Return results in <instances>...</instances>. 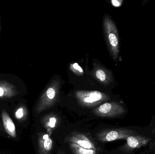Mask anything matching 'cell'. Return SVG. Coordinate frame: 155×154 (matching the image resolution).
Here are the masks:
<instances>
[{
  "instance_id": "obj_1",
  "label": "cell",
  "mask_w": 155,
  "mask_h": 154,
  "mask_svg": "<svg viewBox=\"0 0 155 154\" xmlns=\"http://www.w3.org/2000/svg\"><path fill=\"white\" fill-rule=\"evenodd\" d=\"M103 28L107 49L114 60L118 58L120 52V39L118 29L114 21L107 14L103 18Z\"/></svg>"
},
{
  "instance_id": "obj_14",
  "label": "cell",
  "mask_w": 155,
  "mask_h": 154,
  "mask_svg": "<svg viewBox=\"0 0 155 154\" xmlns=\"http://www.w3.org/2000/svg\"><path fill=\"white\" fill-rule=\"evenodd\" d=\"M15 116L19 119L21 118L23 116V109L22 108H20L16 111L15 113Z\"/></svg>"
},
{
  "instance_id": "obj_9",
  "label": "cell",
  "mask_w": 155,
  "mask_h": 154,
  "mask_svg": "<svg viewBox=\"0 0 155 154\" xmlns=\"http://www.w3.org/2000/svg\"><path fill=\"white\" fill-rule=\"evenodd\" d=\"M2 119L4 127L6 133L12 137H16L15 127L13 121L5 110L2 112Z\"/></svg>"
},
{
  "instance_id": "obj_7",
  "label": "cell",
  "mask_w": 155,
  "mask_h": 154,
  "mask_svg": "<svg viewBox=\"0 0 155 154\" xmlns=\"http://www.w3.org/2000/svg\"><path fill=\"white\" fill-rule=\"evenodd\" d=\"M9 77V76L0 75V97L13 96L17 91L16 85L18 84Z\"/></svg>"
},
{
  "instance_id": "obj_15",
  "label": "cell",
  "mask_w": 155,
  "mask_h": 154,
  "mask_svg": "<svg viewBox=\"0 0 155 154\" xmlns=\"http://www.w3.org/2000/svg\"><path fill=\"white\" fill-rule=\"evenodd\" d=\"M56 123V119L55 118H51L50 119V122H49V126L52 128H53L55 127V124Z\"/></svg>"
},
{
  "instance_id": "obj_2",
  "label": "cell",
  "mask_w": 155,
  "mask_h": 154,
  "mask_svg": "<svg viewBox=\"0 0 155 154\" xmlns=\"http://www.w3.org/2000/svg\"><path fill=\"white\" fill-rule=\"evenodd\" d=\"M61 80L55 78L51 80L45 89L39 101L40 106H47L52 105L57 100L60 94Z\"/></svg>"
},
{
  "instance_id": "obj_13",
  "label": "cell",
  "mask_w": 155,
  "mask_h": 154,
  "mask_svg": "<svg viewBox=\"0 0 155 154\" xmlns=\"http://www.w3.org/2000/svg\"><path fill=\"white\" fill-rule=\"evenodd\" d=\"M79 153L80 154H95V152L93 150H88L84 148H79Z\"/></svg>"
},
{
  "instance_id": "obj_12",
  "label": "cell",
  "mask_w": 155,
  "mask_h": 154,
  "mask_svg": "<svg viewBox=\"0 0 155 154\" xmlns=\"http://www.w3.org/2000/svg\"><path fill=\"white\" fill-rule=\"evenodd\" d=\"M52 146V141L50 137H49L47 139L44 140V147L45 150L49 151L51 149Z\"/></svg>"
},
{
  "instance_id": "obj_11",
  "label": "cell",
  "mask_w": 155,
  "mask_h": 154,
  "mask_svg": "<svg viewBox=\"0 0 155 154\" xmlns=\"http://www.w3.org/2000/svg\"><path fill=\"white\" fill-rule=\"evenodd\" d=\"M70 69L71 70L78 76H82L84 74V71L82 68L77 64L75 63L71 64L70 66Z\"/></svg>"
},
{
  "instance_id": "obj_4",
  "label": "cell",
  "mask_w": 155,
  "mask_h": 154,
  "mask_svg": "<svg viewBox=\"0 0 155 154\" xmlns=\"http://www.w3.org/2000/svg\"><path fill=\"white\" fill-rule=\"evenodd\" d=\"M90 74L94 78L103 86H108L114 80L111 71L97 63L94 64Z\"/></svg>"
},
{
  "instance_id": "obj_5",
  "label": "cell",
  "mask_w": 155,
  "mask_h": 154,
  "mask_svg": "<svg viewBox=\"0 0 155 154\" xmlns=\"http://www.w3.org/2000/svg\"><path fill=\"white\" fill-rule=\"evenodd\" d=\"M95 111L98 115L112 117L123 115L125 112V110L120 104L113 102L102 104Z\"/></svg>"
},
{
  "instance_id": "obj_6",
  "label": "cell",
  "mask_w": 155,
  "mask_h": 154,
  "mask_svg": "<svg viewBox=\"0 0 155 154\" xmlns=\"http://www.w3.org/2000/svg\"><path fill=\"white\" fill-rule=\"evenodd\" d=\"M126 139V144L122 148V151L126 152H131L136 149L143 147L151 141L150 138L139 134L131 136Z\"/></svg>"
},
{
  "instance_id": "obj_8",
  "label": "cell",
  "mask_w": 155,
  "mask_h": 154,
  "mask_svg": "<svg viewBox=\"0 0 155 154\" xmlns=\"http://www.w3.org/2000/svg\"><path fill=\"white\" fill-rule=\"evenodd\" d=\"M138 134L136 131L127 128H121L112 130L106 135L105 140L107 142L115 141L117 139H127L131 136Z\"/></svg>"
},
{
  "instance_id": "obj_10",
  "label": "cell",
  "mask_w": 155,
  "mask_h": 154,
  "mask_svg": "<svg viewBox=\"0 0 155 154\" xmlns=\"http://www.w3.org/2000/svg\"><path fill=\"white\" fill-rule=\"evenodd\" d=\"M77 143L79 146L84 149L91 150L94 148V146L89 141L87 140H79L77 142Z\"/></svg>"
},
{
  "instance_id": "obj_3",
  "label": "cell",
  "mask_w": 155,
  "mask_h": 154,
  "mask_svg": "<svg viewBox=\"0 0 155 154\" xmlns=\"http://www.w3.org/2000/svg\"><path fill=\"white\" fill-rule=\"evenodd\" d=\"M75 96L80 104L87 106L95 105L109 98L107 95L97 90H78Z\"/></svg>"
}]
</instances>
